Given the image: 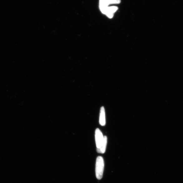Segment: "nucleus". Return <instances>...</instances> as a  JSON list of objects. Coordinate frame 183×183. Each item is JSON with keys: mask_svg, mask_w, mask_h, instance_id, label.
I'll return each instance as SVG.
<instances>
[{"mask_svg": "<svg viewBox=\"0 0 183 183\" xmlns=\"http://www.w3.org/2000/svg\"><path fill=\"white\" fill-rule=\"evenodd\" d=\"M121 0H99V7L102 13L109 18H112L118 8L117 6H109L111 5L120 3Z\"/></svg>", "mask_w": 183, "mask_h": 183, "instance_id": "f257e3e1", "label": "nucleus"}, {"mask_svg": "<svg viewBox=\"0 0 183 183\" xmlns=\"http://www.w3.org/2000/svg\"><path fill=\"white\" fill-rule=\"evenodd\" d=\"M105 163L103 157L101 156H98L96 161L95 172L97 178L100 180L102 177L104 171Z\"/></svg>", "mask_w": 183, "mask_h": 183, "instance_id": "f03ea898", "label": "nucleus"}, {"mask_svg": "<svg viewBox=\"0 0 183 183\" xmlns=\"http://www.w3.org/2000/svg\"><path fill=\"white\" fill-rule=\"evenodd\" d=\"M95 137L97 150L100 148L104 138L101 131L98 128L95 131Z\"/></svg>", "mask_w": 183, "mask_h": 183, "instance_id": "7ed1b4c3", "label": "nucleus"}, {"mask_svg": "<svg viewBox=\"0 0 183 183\" xmlns=\"http://www.w3.org/2000/svg\"><path fill=\"white\" fill-rule=\"evenodd\" d=\"M99 123L102 126H104L106 125L105 109L104 107L103 106L101 107V109Z\"/></svg>", "mask_w": 183, "mask_h": 183, "instance_id": "20e7f679", "label": "nucleus"}, {"mask_svg": "<svg viewBox=\"0 0 183 183\" xmlns=\"http://www.w3.org/2000/svg\"><path fill=\"white\" fill-rule=\"evenodd\" d=\"M107 143V138L106 136H104L103 141L100 148L97 150V152L99 153L103 154L106 152V146Z\"/></svg>", "mask_w": 183, "mask_h": 183, "instance_id": "39448f33", "label": "nucleus"}]
</instances>
